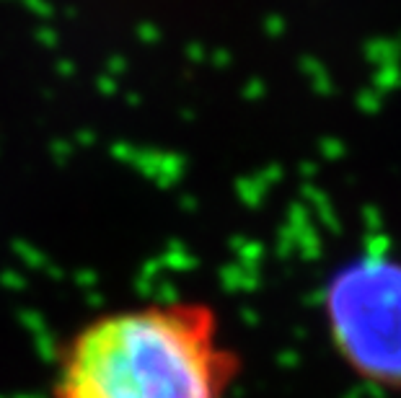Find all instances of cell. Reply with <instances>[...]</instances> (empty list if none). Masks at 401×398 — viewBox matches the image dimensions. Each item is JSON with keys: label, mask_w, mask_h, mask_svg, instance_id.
<instances>
[{"label": "cell", "mask_w": 401, "mask_h": 398, "mask_svg": "<svg viewBox=\"0 0 401 398\" xmlns=\"http://www.w3.org/2000/svg\"><path fill=\"white\" fill-rule=\"evenodd\" d=\"M241 354L207 300L101 310L68 336L47 398H230Z\"/></svg>", "instance_id": "6da1fadb"}, {"label": "cell", "mask_w": 401, "mask_h": 398, "mask_svg": "<svg viewBox=\"0 0 401 398\" xmlns=\"http://www.w3.org/2000/svg\"><path fill=\"white\" fill-rule=\"evenodd\" d=\"M329 342L347 370L401 390V262L370 251L339 266L324 289Z\"/></svg>", "instance_id": "7a4b0ae2"}]
</instances>
